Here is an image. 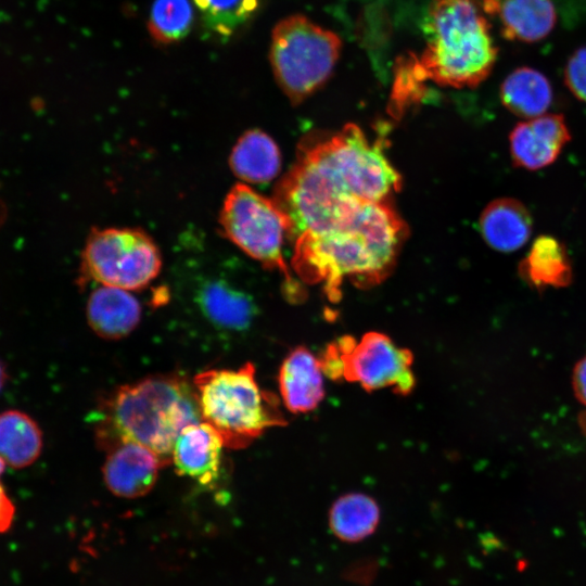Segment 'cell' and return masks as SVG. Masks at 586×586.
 Instances as JSON below:
<instances>
[{
	"mask_svg": "<svg viewBox=\"0 0 586 586\" xmlns=\"http://www.w3.org/2000/svg\"><path fill=\"white\" fill-rule=\"evenodd\" d=\"M402 179L379 141L355 124L303 139L273 201L290 221L289 237L321 228L368 202L390 201Z\"/></svg>",
	"mask_w": 586,
	"mask_h": 586,
	"instance_id": "1",
	"label": "cell"
},
{
	"mask_svg": "<svg viewBox=\"0 0 586 586\" xmlns=\"http://www.w3.org/2000/svg\"><path fill=\"white\" fill-rule=\"evenodd\" d=\"M407 227L388 201L368 202L294 239L292 267L306 283H321L330 301L341 296L345 279L372 286L395 266Z\"/></svg>",
	"mask_w": 586,
	"mask_h": 586,
	"instance_id": "2",
	"label": "cell"
},
{
	"mask_svg": "<svg viewBox=\"0 0 586 586\" xmlns=\"http://www.w3.org/2000/svg\"><path fill=\"white\" fill-rule=\"evenodd\" d=\"M200 421L195 391L183 378L153 375L119 386L105 400L95 436L103 449L119 441L139 443L167 466L180 432Z\"/></svg>",
	"mask_w": 586,
	"mask_h": 586,
	"instance_id": "3",
	"label": "cell"
},
{
	"mask_svg": "<svg viewBox=\"0 0 586 586\" xmlns=\"http://www.w3.org/2000/svg\"><path fill=\"white\" fill-rule=\"evenodd\" d=\"M497 51L476 0L433 1L419 58L428 79L444 87H477L492 73Z\"/></svg>",
	"mask_w": 586,
	"mask_h": 586,
	"instance_id": "4",
	"label": "cell"
},
{
	"mask_svg": "<svg viewBox=\"0 0 586 586\" xmlns=\"http://www.w3.org/2000/svg\"><path fill=\"white\" fill-rule=\"evenodd\" d=\"M193 384L202 421L227 448H245L268 429L285 424L277 398L259 386L251 362L203 371Z\"/></svg>",
	"mask_w": 586,
	"mask_h": 586,
	"instance_id": "5",
	"label": "cell"
},
{
	"mask_svg": "<svg viewBox=\"0 0 586 586\" xmlns=\"http://www.w3.org/2000/svg\"><path fill=\"white\" fill-rule=\"evenodd\" d=\"M342 49L341 38L303 14L279 21L271 34L269 61L290 102L302 103L330 79Z\"/></svg>",
	"mask_w": 586,
	"mask_h": 586,
	"instance_id": "6",
	"label": "cell"
},
{
	"mask_svg": "<svg viewBox=\"0 0 586 586\" xmlns=\"http://www.w3.org/2000/svg\"><path fill=\"white\" fill-rule=\"evenodd\" d=\"M220 225L224 233L240 250L284 277L291 298L301 295L300 286L289 272L282 256L283 240L289 237L290 221L273 200L244 183L235 184L226 196Z\"/></svg>",
	"mask_w": 586,
	"mask_h": 586,
	"instance_id": "7",
	"label": "cell"
},
{
	"mask_svg": "<svg viewBox=\"0 0 586 586\" xmlns=\"http://www.w3.org/2000/svg\"><path fill=\"white\" fill-rule=\"evenodd\" d=\"M161 266L158 247L142 230L93 229L82 251L80 280L135 291L155 279Z\"/></svg>",
	"mask_w": 586,
	"mask_h": 586,
	"instance_id": "8",
	"label": "cell"
},
{
	"mask_svg": "<svg viewBox=\"0 0 586 586\" xmlns=\"http://www.w3.org/2000/svg\"><path fill=\"white\" fill-rule=\"evenodd\" d=\"M336 343L343 357L345 380L358 382L367 391L393 386L405 395L412 390V355L385 334L368 332L358 343L353 337H342Z\"/></svg>",
	"mask_w": 586,
	"mask_h": 586,
	"instance_id": "9",
	"label": "cell"
},
{
	"mask_svg": "<svg viewBox=\"0 0 586 586\" xmlns=\"http://www.w3.org/2000/svg\"><path fill=\"white\" fill-rule=\"evenodd\" d=\"M570 141L563 115L545 113L512 128L509 151L515 167L533 171L551 165Z\"/></svg>",
	"mask_w": 586,
	"mask_h": 586,
	"instance_id": "10",
	"label": "cell"
},
{
	"mask_svg": "<svg viewBox=\"0 0 586 586\" xmlns=\"http://www.w3.org/2000/svg\"><path fill=\"white\" fill-rule=\"evenodd\" d=\"M103 480L115 496L138 498L154 486L164 467L160 457L148 447L131 441H119L105 448Z\"/></svg>",
	"mask_w": 586,
	"mask_h": 586,
	"instance_id": "11",
	"label": "cell"
},
{
	"mask_svg": "<svg viewBox=\"0 0 586 586\" xmlns=\"http://www.w3.org/2000/svg\"><path fill=\"white\" fill-rule=\"evenodd\" d=\"M222 447L221 437L209 424L204 421L192 423L178 435L171 462L179 475L202 486H212L220 475Z\"/></svg>",
	"mask_w": 586,
	"mask_h": 586,
	"instance_id": "12",
	"label": "cell"
},
{
	"mask_svg": "<svg viewBox=\"0 0 586 586\" xmlns=\"http://www.w3.org/2000/svg\"><path fill=\"white\" fill-rule=\"evenodd\" d=\"M322 369L307 348H294L282 361L278 383L282 400L292 412L315 409L324 396Z\"/></svg>",
	"mask_w": 586,
	"mask_h": 586,
	"instance_id": "13",
	"label": "cell"
},
{
	"mask_svg": "<svg viewBox=\"0 0 586 586\" xmlns=\"http://www.w3.org/2000/svg\"><path fill=\"white\" fill-rule=\"evenodd\" d=\"M90 328L101 337L118 340L135 330L141 319L139 301L128 290L100 285L86 307Z\"/></svg>",
	"mask_w": 586,
	"mask_h": 586,
	"instance_id": "14",
	"label": "cell"
},
{
	"mask_svg": "<svg viewBox=\"0 0 586 586\" xmlns=\"http://www.w3.org/2000/svg\"><path fill=\"white\" fill-rule=\"evenodd\" d=\"M480 229L484 241L492 249L511 253L521 249L530 240L533 219L521 201L500 198L489 202L483 209Z\"/></svg>",
	"mask_w": 586,
	"mask_h": 586,
	"instance_id": "15",
	"label": "cell"
},
{
	"mask_svg": "<svg viewBox=\"0 0 586 586\" xmlns=\"http://www.w3.org/2000/svg\"><path fill=\"white\" fill-rule=\"evenodd\" d=\"M519 277L531 288H565L573 281V267L565 245L549 234L537 237L518 265Z\"/></svg>",
	"mask_w": 586,
	"mask_h": 586,
	"instance_id": "16",
	"label": "cell"
},
{
	"mask_svg": "<svg viewBox=\"0 0 586 586\" xmlns=\"http://www.w3.org/2000/svg\"><path fill=\"white\" fill-rule=\"evenodd\" d=\"M230 167L242 181L267 183L280 171L281 154L270 136L252 129L244 132L233 146Z\"/></svg>",
	"mask_w": 586,
	"mask_h": 586,
	"instance_id": "17",
	"label": "cell"
},
{
	"mask_svg": "<svg viewBox=\"0 0 586 586\" xmlns=\"http://www.w3.org/2000/svg\"><path fill=\"white\" fill-rule=\"evenodd\" d=\"M497 12L502 36L509 40L539 41L552 31L557 23L551 0H504Z\"/></svg>",
	"mask_w": 586,
	"mask_h": 586,
	"instance_id": "18",
	"label": "cell"
},
{
	"mask_svg": "<svg viewBox=\"0 0 586 586\" xmlns=\"http://www.w3.org/2000/svg\"><path fill=\"white\" fill-rule=\"evenodd\" d=\"M43 447L38 423L26 412L8 409L0 412V459L7 467L24 469L37 461Z\"/></svg>",
	"mask_w": 586,
	"mask_h": 586,
	"instance_id": "19",
	"label": "cell"
},
{
	"mask_svg": "<svg viewBox=\"0 0 586 586\" xmlns=\"http://www.w3.org/2000/svg\"><path fill=\"white\" fill-rule=\"evenodd\" d=\"M499 95L509 112L531 119L548 111L552 102V87L543 73L523 66L515 68L505 78Z\"/></svg>",
	"mask_w": 586,
	"mask_h": 586,
	"instance_id": "20",
	"label": "cell"
},
{
	"mask_svg": "<svg viewBox=\"0 0 586 586\" xmlns=\"http://www.w3.org/2000/svg\"><path fill=\"white\" fill-rule=\"evenodd\" d=\"M199 305L208 321L227 331L246 330L256 315L250 296L221 281L204 285L199 294Z\"/></svg>",
	"mask_w": 586,
	"mask_h": 586,
	"instance_id": "21",
	"label": "cell"
},
{
	"mask_svg": "<svg viewBox=\"0 0 586 586\" xmlns=\"http://www.w3.org/2000/svg\"><path fill=\"white\" fill-rule=\"evenodd\" d=\"M380 510L369 496L353 493L340 497L329 513L332 533L341 540L356 543L370 536L377 528Z\"/></svg>",
	"mask_w": 586,
	"mask_h": 586,
	"instance_id": "22",
	"label": "cell"
},
{
	"mask_svg": "<svg viewBox=\"0 0 586 586\" xmlns=\"http://www.w3.org/2000/svg\"><path fill=\"white\" fill-rule=\"evenodd\" d=\"M193 24V9L189 0H155L148 29L154 41L163 44L183 39Z\"/></svg>",
	"mask_w": 586,
	"mask_h": 586,
	"instance_id": "23",
	"label": "cell"
},
{
	"mask_svg": "<svg viewBox=\"0 0 586 586\" xmlns=\"http://www.w3.org/2000/svg\"><path fill=\"white\" fill-rule=\"evenodd\" d=\"M204 26L220 37L231 36L257 11L259 0H193Z\"/></svg>",
	"mask_w": 586,
	"mask_h": 586,
	"instance_id": "24",
	"label": "cell"
},
{
	"mask_svg": "<svg viewBox=\"0 0 586 586\" xmlns=\"http://www.w3.org/2000/svg\"><path fill=\"white\" fill-rule=\"evenodd\" d=\"M394 78L391 106L395 113H402L412 102L419 101L428 78L415 54L397 61Z\"/></svg>",
	"mask_w": 586,
	"mask_h": 586,
	"instance_id": "25",
	"label": "cell"
},
{
	"mask_svg": "<svg viewBox=\"0 0 586 586\" xmlns=\"http://www.w3.org/2000/svg\"><path fill=\"white\" fill-rule=\"evenodd\" d=\"M564 82L576 99L586 103V46L569 58L564 67Z\"/></svg>",
	"mask_w": 586,
	"mask_h": 586,
	"instance_id": "26",
	"label": "cell"
},
{
	"mask_svg": "<svg viewBox=\"0 0 586 586\" xmlns=\"http://www.w3.org/2000/svg\"><path fill=\"white\" fill-rule=\"evenodd\" d=\"M5 467V463L0 459V534L7 533L12 527L15 517V506L1 482Z\"/></svg>",
	"mask_w": 586,
	"mask_h": 586,
	"instance_id": "27",
	"label": "cell"
},
{
	"mask_svg": "<svg viewBox=\"0 0 586 586\" xmlns=\"http://www.w3.org/2000/svg\"><path fill=\"white\" fill-rule=\"evenodd\" d=\"M572 386L576 398L586 406V356L574 367Z\"/></svg>",
	"mask_w": 586,
	"mask_h": 586,
	"instance_id": "28",
	"label": "cell"
},
{
	"mask_svg": "<svg viewBox=\"0 0 586 586\" xmlns=\"http://www.w3.org/2000/svg\"><path fill=\"white\" fill-rule=\"evenodd\" d=\"M8 380H9V372H8L7 366L3 362V360L0 358V393L5 386Z\"/></svg>",
	"mask_w": 586,
	"mask_h": 586,
	"instance_id": "29",
	"label": "cell"
}]
</instances>
